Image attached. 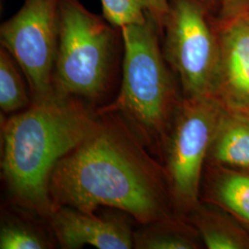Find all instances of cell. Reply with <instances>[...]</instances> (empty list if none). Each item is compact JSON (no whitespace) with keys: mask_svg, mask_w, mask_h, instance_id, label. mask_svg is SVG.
Instances as JSON below:
<instances>
[{"mask_svg":"<svg viewBox=\"0 0 249 249\" xmlns=\"http://www.w3.org/2000/svg\"><path fill=\"white\" fill-rule=\"evenodd\" d=\"M12 55L0 49V107L5 113H14L30 104L25 85Z\"/></svg>","mask_w":249,"mask_h":249,"instance_id":"cell-15","label":"cell"},{"mask_svg":"<svg viewBox=\"0 0 249 249\" xmlns=\"http://www.w3.org/2000/svg\"><path fill=\"white\" fill-rule=\"evenodd\" d=\"M59 11L55 91L62 96L97 99L110 78L120 29L91 13L79 0H59Z\"/></svg>","mask_w":249,"mask_h":249,"instance_id":"cell-5","label":"cell"},{"mask_svg":"<svg viewBox=\"0 0 249 249\" xmlns=\"http://www.w3.org/2000/svg\"><path fill=\"white\" fill-rule=\"evenodd\" d=\"M104 18L118 29L142 23L151 14L158 22L162 34V25L167 7L160 0H101Z\"/></svg>","mask_w":249,"mask_h":249,"instance_id":"cell-14","label":"cell"},{"mask_svg":"<svg viewBox=\"0 0 249 249\" xmlns=\"http://www.w3.org/2000/svg\"><path fill=\"white\" fill-rule=\"evenodd\" d=\"M50 193L55 206L86 213L111 207L151 224L172 217L164 169L112 112L102 113L85 139L53 168Z\"/></svg>","mask_w":249,"mask_h":249,"instance_id":"cell-1","label":"cell"},{"mask_svg":"<svg viewBox=\"0 0 249 249\" xmlns=\"http://www.w3.org/2000/svg\"><path fill=\"white\" fill-rule=\"evenodd\" d=\"M160 1L164 6H166L168 8V0H160Z\"/></svg>","mask_w":249,"mask_h":249,"instance_id":"cell-18","label":"cell"},{"mask_svg":"<svg viewBox=\"0 0 249 249\" xmlns=\"http://www.w3.org/2000/svg\"><path fill=\"white\" fill-rule=\"evenodd\" d=\"M124 45L123 79L116 113L147 146H164L178 104L173 71L160 46L161 30L151 14L140 24L120 29Z\"/></svg>","mask_w":249,"mask_h":249,"instance_id":"cell-3","label":"cell"},{"mask_svg":"<svg viewBox=\"0 0 249 249\" xmlns=\"http://www.w3.org/2000/svg\"><path fill=\"white\" fill-rule=\"evenodd\" d=\"M222 20L226 21L249 13V0H222Z\"/></svg>","mask_w":249,"mask_h":249,"instance_id":"cell-17","label":"cell"},{"mask_svg":"<svg viewBox=\"0 0 249 249\" xmlns=\"http://www.w3.org/2000/svg\"><path fill=\"white\" fill-rule=\"evenodd\" d=\"M207 161L208 165L249 169V112L224 108Z\"/></svg>","mask_w":249,"mask_h":249,"instance_id":"cell-11","label":"cell"},{"mask_svg":"<svg viewBox=\"0 0 249 249\" xmlns=\"http://www.w3.org/2000/svg\"><path fill=\"white\" fill-rule=\"evenodd\" d=\"M34 104L5 123L1 167L12 198L50 217L56 208L50 193L53 168L85 139L96 118L70 96Z\"/></svg>","mask_w":249,"mask_h":249,"instance_id":"cell-2","label":"cell"},{"mask_svg":"<svg viewBox=\"0 0 249 249\" xmlns=\"http://www.w3.org/2000/svg\"><path fill=\"white\" fill-rule=\"evenodd\" d=\"M47 243L23 224L5 223L0 231L1 249H44Z\"/></svg>","mask_w":249,"mask_h":249,"instance_id":"cell-16","label":"cell"},{"mask_svg":"<svg viewBox=\"0 0 249 249\" xmlns=\"http://www.w3.org/2000/svg\"><path fill=\"white\" fill-rule=\"evenodd\" d=\"M192 223L209 249H249V232L231 214L215 205L199 204Z\"/></svg>","mask_w":249,"mask_h":249,"instance_id":"cell-12","label":"cell"},{"mask_svg":"<svg viewBox=\"0 0 249 249\" xmlns=\"http://www.w3.org/2000/svg\"><path fill=\"white\" fill-rule=\"evenodd\" d=\"M49 218L63 249H81L84 246L99 249L133 248V234L122 221L103 219L67 206H56Z\"/></svg>","mask_w":249,"mask_h":249,"instance_id":"cell-9","label":"cell"},{"mask_svg":"<svg viewBox=\"0 0 249 249\" xmlns=\"http://www.w3.org/2000/svg\"><path fill=\"white\" fill-rule=\"evenodd\" d=\"M224 106L216 96L183 98L165 147V174L174 206L190 213L200 204L203 171Z\"/></svg>","mask_w":249,"mask_h":249,"instance_id":"cell-6","label":"cell"},{"mask_svg":"<svg viewBox=\"0 0 249 249\" xmlns=\"http://www.w3.org/2000/svg\"><path fill=\"white\" fill-rule=\"evenodd\" d=\"M222 8V0H168L161 47L184 98L217 97Z\"/></svg>","mask_w":249,"mask_h":249,"instance_id":"cell-4","label":"cell"},{"mask_svg":"<svg viewBox=\"0 0 249 249\" xmlns=\"http://www.w3.org/2000/svg\"><path fill=\"white\" fill-rule=\"evenodd\" d=\"M220 40L217 97L227 109L249 112V12L222 20Z\"/></svg>","mask_w":249,"mask_h":249,"instance_id":"cell-8","label":"cell"},{"mask_svg":"<svg viewBox=\"0 0 249 249\" xmlns=\"http://www.w3.org/2000/svg\"><path fill=\"white\" fill-rule=\"evenodd\" d=\"M206 203L231 214L249 232V169L208 165Z\"/></svg>","mask_w":249,"mask_h":249,"instance_id":"cell-10","label":"cell"},{"mask_svg":"<svg viewBox=\"0 0 249 249\" xmlns=\"http://www.w3.org/2000/svg\"><path fill=\"white\" fill-rule=\"evenodd\" d=\"M154 224L147 231L134 237L137 249H199V235L196 229L173 217Z\"/></svg>","mask_w":249,"mask_h":249,"instance_id":"cell-13","label":"cell"},{"mask_svg":"<svg viewBox=\"0 0 249 249\" xmlns=\"http://www.w3.org/2000/svg\"><path fill=\"white\" fill-rule=\"evenodd\" d=\"M59 34V0H25L0 27L1 46L24 74L34 103L57 94L53 80Z\"/></svg>","mask_w":249,"mask_h":249,"instance_id":"cell-7","label":"cell"}]
</instances>
